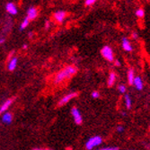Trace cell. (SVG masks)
I'll use <instances>...</instances> for the list:
<instances>
[{"label": "cell", "mask_w": 150, "mask_h": 150, "mask_svg": "<svg viewBox=\"0 0 150 150\" xmlns=\"http://www.w3.org/2000/svg\"><path fill=\"white\" fill-rule=\"evenodd\" d=\"M127 78H128V83L129 85H132L133 83V80L135 78V74H134V70L132 69H129L128 70V73H127Z\"/></svg>", "instance_id": "cell-15"}, {"label": "cell", "mask_w": 150, "mask_h": 150, "mask_svg": "<svg viewBox=\"0 0 150 150\" xmlns=\"http://www.w3.org/2000/svg\"><path fill=\"white\" fill-rule=\"evenodd\" d=\"M114 65L117 66V67H119V66H120V62L119 60H116V61L114 62Z\"/></svg>", "instance_id": "cell-27"}, {"label": "cell", "mask_w": 150, "mask_h": 150, "mask_svg": "<svg viewBox=\"0 0 150 150\" xmlns=\"http://www.w3.org/2000/svg\"><path fill=\"white\" fill-rule=\"evenodd\" d=\"M96 150H119V147L118 146H105V147L98 148Z\"/></svg>", "instance_id": "cell-19"}, {"label": "cell", "mask_w": 150, "mask_h": 150, "mask_svg": "<svg viewBox=\"0 0 150 150\" xmlns=\"http://www.w3.org/2000/svg\"><path fill=\"white\" fill-rule=\"evenodd\" d=\"M136 16H137L139 18H143L145 16V11L142 8H139L136 10Z\"/></svg>", "instance_id": "cell-18"}, {"label": "cell", "mask_w": 150, "mask_h": 150, "mask_svg": "<svg viewBox=\"0 0 150 150\" xmlns=\"http://www.w3.org/2000/svg\"><path fill=\"white\" fill-rule=\"evenodd\" d=\"M33 33H29V37H32V36H33Z\"/></svg>", "instance_id": "cell-29"}, {"label": "cell", "mask_w": 150, "mask_h": 150, "mask_svg": "<svg viewBox=\"0 0 150 150\" xmlns=\"http://www.w3.org/2000/svg\"><path fill=\"white\" fill-rule=\"evenodd\" d=\"M116 78H117V76L114 72H111L108 76V80H107V85L109 87H112L116 82Z\"/></svg>", "instance_id": "cell-13"}, {"label": "cell", "mask_w": 150, "mask_h": 150, "mask_svg": "<svg viewBox=\"0 0 150 150\" xmlns=\"http://www.w3.org/2000/svg\"><path fill=\"white\" fill-rule=\"evenodd\" d=\"M103 143V138L100 136H93L91 137L86 143V148L87 150H93L94 147H96Z\"/></svg>", "instance_id": "cell-2"}, {"label": "cell", "mask_w": 150, "mask_h": 150, "mask_svg": "<svg viewBox=\"0 0 150 150\" xmlns=\"http://www.w3.org/2000/svg\"><path fill=\"white\" fill-rule=\"evenodd\" d=\"M29 23H30V20L27 18V17H25L23 20V22L21 23V24H20V31H23V30L26 29L27 27H28Z\"/></svg>", "instance_id": "cell-17"}, {"label": "cell", "mask_w": 150, "mask_h": 150, "mask_svg": "<svg viewBox=\"0 0 150 150\" xmlns=\"http://www.w3.org/2000/svg\"><path fill=\"white\" fill-rule=\"evenodd\" d=\"M126 86H124V85H120L119 86H118V91L120 93H126Z\"/></svg>", "instance_id": "cell-20"}, {"label": "cell", "mask_w": 150, "mask_h": 150, "mask_svg": "<svg viewBox=\"0 0 150 150\" xmlns=\"http://www.w3.org/2000/svg\"><path fill=\"white\" fill-rule=\"evenodd\" d=\"M116 131L118 132V133H122L124 131V127L123 126H118L117 128H116Z\"/></svg>", "instance_id": "cell-23"}, {"label": "cell", "mask_w": 150, "mask_h": 150, "mask_svg": "<svg viewBox=\"0 0 150 150\" xmlns=\"http://www.w3.org/2000/svg\"><path fill=\"white\" fill-rule=\"evenodd\" d=\"M50 22H49V21H46V23H45V28H46V29H49V28H50Z\"/></svg>", "instance_id": "cell-25"}, {"label": "cell", "mask_w": 150, "mask_h": 150, "mask_svg": "<svg viewBox=\"0 0 150 150\" xmlns=\"http://www.w3.org/2000/svg\"><path fill=\"white\" fill-rule=\"evenodd\" d=\"M131 37H132V39H133V40H137V39L139 38V34H138V33L133 32V33H131Z\"/></svg>", "instance_id": "cell-24"}, {"label": "cell", "mask_w": 150, "mask_h": 150, "mask_svg": "<svg viewBox=\"0 0 150 150\" xmlns=\"http://www.w3.org/2000/svg\"><path fill=\"white\" fill-rule=\"evenodd\" d=\"M5 42H6V39H5L4 37H1V38H0V44H3Z\"/></svg>", "instance_id": "cell-26"}, {"label": "cell", "mask_w": 150, "mask_h": 150, "mask_svg": "<svg viewBox=\"0 0 150 150\" xmlns=\"http://www.w3.org/2000/svg\"><path fill=\"white\" fill-rule=\"evenodd\" d=\"M33 150H42V149H40V148H33Z\"/></svg>", "instance_id": "cell-30"}, {"label": "cell", "mask_w": 150, "mask_h": 150, "mask_svg": "<svg viewBox=\"0 0 150 150\" xmlns=\"http://www.w3.org/2000/svg\"><path fill=\"white\" fill-rule=\"evenodd\" d=\"M17 63H18V59L16 57H13L11 59H9L8 64H7V69L9 71H13L17 67Z\"/></svg>", "instance_id": "cell-11"}, {"label": "cell", "mask_w": 150, "mask_h": 150, "mask_svg": "<svg viewBox=\"0 0 150 150\" xmlns=\"http://www.w3.org/2000/svg\"><path fill=\"white\" fill-rule=\"evenodd\" d=\"M13 102V99H8L1 106H0V114H3V113L6 112V111L9 109V107L12 105Z\"/></svg>", "instance_id": "cell-12"}, {"label": "cell", "mask_w": 150, "mask_h": 150, "mask_svg": "<svg viewBox=\"0 0 150 150\" xmlns=\"http://www.w3.org/2000/svg\"><path fill=\"white\" fill-rule=\"evenodd\" d=\"M71 115L75 120L76 124H77V125L82 124V122H83V118H82V114H81L80 111L76 107H73L71 109Z\"/></svg>", "instance_id": "cell-5"}, {"label": "cell", "mask_w": 150, "mask_h": 150, "mask_svg": "<svg viewBox=\"0 0 150 150\" xmlns=\"http://www.w3.org/2000/svg\"><path fill=\"white\" fill-rule=\"evenodd\" d=\"M128 150H134V149H128Z\"/></svg>", "instance_id": "cell-32"}, {"label": "cell", "mask_w": 150, "mask_h": 150, "mask_svg": "<svg viewBox=\"0 0 150 150\" xmlns=\"http://www.w3.org/2000/svg\"><path fill=\"white\" fill-rule=\"evenodd\" d=\"M76 96H77V93H76V92H73V93H67V94L64 95V96L59 100V102L58 105H59V107L64 106V105H66L67 103H69L72 99H74V98H75V97H76Z\"/></svg>", "instance_id": "cell-4"}, {"label": "cell", "mask_w": 150, "mask_h": 150, "mask_svg": "<svg viewBox=\"0 0 150 150\" xmlns=\"http://www.w3.org/2000/svg\"><path fill=\"white\" fill-rule=\"evenodd\" d=\"M6 10L8 13H10V15H12V16H16L18 13L17 6L12 2H9L6 5Z\"/></svg>", "instance_id": "cell-7"}, {"label": "cell", "mask_w": 150, "mask_h": 150, "mask_svg": "<svg viewBox=\"0 0 150 150\" xmlns=\"http://www.w3.org/2000/svg\"><path fill=\"white\" fill-rule=\"evenodd\" d=\"M101 54L103 58L109 62H112L114 60V53L110 46H103L101 50Z\"/></svg>", "instance_id": "cell-3"}, {"label": "cell", "mask_w": 150, "mask_h": 150, "mask_svg": "<svg viewBox=\"0 0 150 150\" xmlns=\"http://www.w3.org/2000/svg\"><path fill=\"white\" fill-rule=\"evenodd\" d=\"M124 103H125V105L128 109H130L131 106H132V100H131V97L129 94H125L124 96Z\"/></svg>", "instance_id": "cell-16"}, {"label": "cell", "mask_w": 150, "mask_h": 150, "mask_svg": "<svg viewBox=\"0 0 150 150\" xmlns=\"http://www.w3.org/2000/svg\"><path fill=\"white\" fill-rule=\"evenodd\" d=\"M42 150H51V149H49V148H44V149H42Z\"/></svg>", "instance_id": "cell-31"}, {"label": "cell", "mask_w": 150, "mask_h": 150, "mask_svg": "<svg viewBox=\"0 0 150 150\" xmlns=\"http://www.w3.org/2000/svg\"><path fill=\"white\" fill-rule=\"evenodd\" d=\"M27 48H28V45H27V44H23V50H27Z\"/></svg>", "instance_id": "cell-28"}, {"label": "cell", "mask_w": 150, "mask_h": 150, "mask_svg": "<svg viewBox=\"0 0 150 150\" xmlns=\"http://www.w3.org/2000/svg\"><path fill=\"white\" fill-rule=\"evenodd\" d=\"M121 42H121V46H122V48H123V50H124L125 51H128V52L132 51L133 47H132V45H131V43H130V42L128 38L123 37V38H122V40H121Z\"/></svg>", "instance_id": "cell-9"}, {"label": "cell", "mask_w": 150, "mask_h": 150, "mask_svg": "<svg viewBox=\"0 0 150 150\" xmlns=\"http://www.w3.org/2000/svg\"><path fill=\"white\" fill-rule=\"evenodd\" d=\"M95 2H96V0H86V1H85V5L86 6H90L93 5Z\"/></svg>", "instance_id": "cell-22"}, {"label": "cell", "mask_w": 150, "mask_h": 150, "mask_svg": "<svg viewBox=\"0 0 150 150\" xmlns=\"http://www.w3.org/2000/svg\"><path fill=\"white\" fill-rule=\"evenodd\" d=\"M92 97L94 99H98L100 97V93L98 91H93L92 92Z\"/></svg>", "instance_id": "cell-21"}, {"label": "cell", "mask_w": 150, "mask_h": 150, "mask_svg": "<svg viewBox=\"0 0 150 150\" xmlns=\"http://www.w3.org/2000/svg\"><path fill=\"white\" fill-rule=\"evenodd\" d=\"M67 13L66 11L59 10V11H57V12L54 13L53 17H54V19H55V21H56L57 23H63V21L65 20V18L67 17Z\"/></svg>", "instance_id": "cell-6"}, {"label": "cell", "mask_w": 150, "mask_h": 150, "mask_svg": "<svg viewBox=\"0 0 150 150\" xmlns=\"http://www.w3.org/2000/svg\"><path fill=\"white\" fill-rule=\"evenodd\" d=\"M132 85L135 86V88L139 90V91H141L144 87V83H143V80L140 76H135L134 80H133V83Z\"/></svg>", "instance_id": "cell-8"}, {"label": "cell", "mask_w": 150, "mask_h": 150, "mask_svg": "<svg viewBox=\"0 0 150 150\" xmlns=\"http://www.w3.org/2000/svg\"><path fill=\"white\" fill-rule=\"evenodd\" d=\"M76 72H77V69L75 66H72V65L67 66L55 76V77H54V84H56V85L61 84L65 80L75 76Z\"/></svg>", "instance_id": "cell-1"}, {"label": "cell", "mask_w": 150, "mask_h": 150, "mask_svg": "<svg viewBox=\"0 0 150 150\" xmlns=\"http://www.w3.org/2000/svg\"><path fill=\"white\" fill-rule=\"evenodd\" d=\"M38 16V10L35 7H30L28 10H27V18H28L30 21L35 19Z\"/></svg>", "instance_id": "cell-10"}, {"label": "cell", "mask_w": 150, "mask_h": 150, "mask_svg": "<svg viewBox=\"0 0 150 150\" xmlns=\"http://www.w3.org/2000/svg\"><path fill=\"white\" fill-rule=\"evenodd\" d=\"M13 120V115L10 112H5L2 115V121L5 124H10Z\"/></svg>", "instance_id": "cell-14"}]
</instances>
